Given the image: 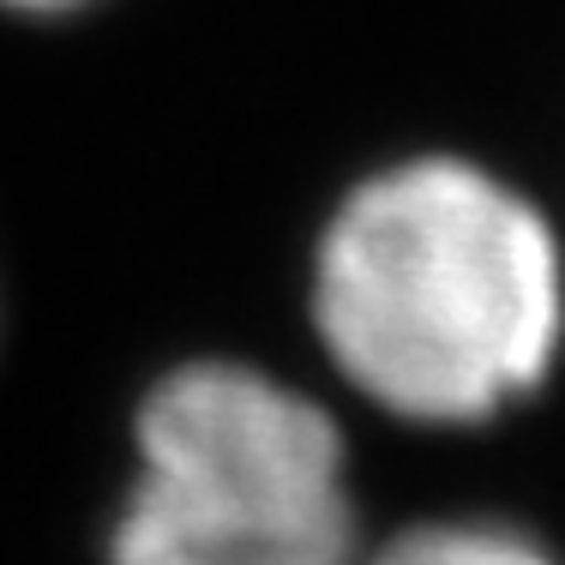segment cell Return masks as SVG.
Masks as SVG:
<instances>
[{
    "mask_svg": "<svg viewBox=\"0 0 565 565\" xmlns=\"http://www.w3.org/2000/svg\"><path fill=\"white\" fill-rule=\"evenodd\" d=\"M338 380L409 427H488L565 361V241L542 199L463 151L361 174L307 282Z\"/></svg>",
    "mask_w": 565,
    "mask_h": 565,
    "instance_id": "6da1fadb",
    "label": "cell"
},
{
    "mask_svg": "<svg viewBox=\"0 0 565 565\" xmlns=\"http://www.w3.org/2000/svg\"><path fill=\"white\" fill-rule=\"evenodd\" d=\"M349 451L326 403L247 361H186L139 409L109 565H355Z\"/></svg>",
    "mask_w": 565,
    "mask_h": 565,
    "instance_id": "7a4b0ae2",
    "label": "cell"
},
{
    "mask_svg": "<svg viewBox=\"0 0 565 565\" xmlns=\"http://www.w3.org/2000/svg\"><path fill=\"white\" fill-rule=\"evenodd\" d=\"M0 7H19V12H66V7H85V0H0Z\"/></svg>",
    "mask_w": 565,
    "mask_h": 565,
    "instance_id": "277c9868",
    "label": "cell"
},
{
    "mask_svg": "<svg viewBox=\"0 0 565 565\" xmlns=\"http://www.w3.org/2000/svg\"><path fill=\"white\" fill-rule=\"evenodd\" d=\"M355 565H565V559L535 530H523V523L469 511V518L409 523L380 554H367Z\"/></svg>",
    "mask_w": 565,
    "mask_h": 565,
    "instance_id": "3957f363",
    "label": "cell"
}]
</instances>
